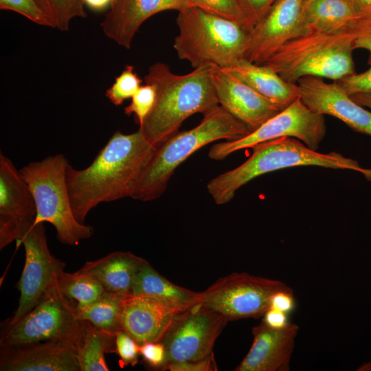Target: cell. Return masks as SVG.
Returning a JSON list of instances; mask_svg holds the SVG:
<instances>
[{"instance_id": "obj_29", "label": "cell", "mask_w": 371, "mask_h": 371, "mask_svg": "<svg viewBox=\"0 0 371 371\" xmlns=\"http://www.w3.org/2000/svg\"><path fill=\"white\" fill-rule=\"evenodd\" d=\"M190 6L202 8L212 13L235 21L250 31L253 25L239 0H188Z\"/></svg>"}, {"instance_id": "obj_37", "label": "cell", "mask_w": 371, "mask_h": 371, "mask_svg": "<svg viewBox=\"0 0 371 371\" xmlns=\"http://www.w3.org/2000/svg\"><path fill=\"white\" fill-rule=\"evenodd\" d=\"M165 369L172 371H212L217 370L212 353L205 358L199 360L172 363L168 364Z\"/></svg>"}, {"instance_id": "obj_23", "label": "cell", "mask_w": 371, "mask_h": 371, "mask_svg": "<svg viewBox=\"0 0 371 371\" xmlns=\"http://www.w3.org/2000/svg\"><path fill=\"white\" fill-rule=\"evenodd\" d=\"M131 295L158 297L187 309L200 302L201 293L173 284L159 274L146 260L134 280Z\"/></svg>"}, {"instance_id": "obj_32", "label": "cell", "mask_w": 371, "mask_h": 371, "mask_svg": "<svg viewBox=\"0 0 371 371\" xmlns=\"http://www.w3.org/2000/svg\"><path fill=\"white\" fill-rule=\"evenodd\" d=\"M0 9L14 11L37 25L52 27L36 0H0Z\"/></svg>"}, {"instance_id": "obj_5", "label": "cell", "mask_w": 371, "mask_h": 371, "mask_svg": "<svg viewBox=\"0 0 371 371\" xmlns=\"http://www.w3.org/2000/svg\"><path fill=\"white\" fill-rule=\"evenodd\" d=\"M177 24L174 49L194 69L205 65L227 68L245 58L250 30L239 23L189 6L179 11Z\"/></svg>"}, {"instance_id": "obj_1", "label": "cell", "mask_w": 371, "mask_h": 371, "mask_svg": "<svg viewBox=\"0 0 371 371\" xmlns=\"http://www.w3.org/2000/svg\"><path fill=\"white\" fill-rule=\"evenodd\" d=\"M156 149L139 128L131 134L117 131L88 167L78 170L69 165L66 181L76 220L85 223L101 203L131 197Z\"/></svg>"}, {"instance_id": "obj_42", "label": "cell", "mask_w": 371, "mask_h": 371, "mask_svg": "<svg viewBox=\"0 0 371 371\" xmlns=\"http://www.w3.org/2000/svg\"><path fill=\"white\" fill-rule=\"evenodd\" d=\"M86 5L95 11H101L109 8L113 0H84Z\"/></svg>"}, {"instance_id": "obj_7", "label": "cell", "mask_w": 371, "mask_h": 371, "mask_svg": "<svg viewBox=\"0 0 371 371\" xmlns=\"http://www.w3.org/2000/svg\"><path fill=\"white\" fill-rule=\"evenodd\" d=\"M69 165L63 154L29 163L19 170L28 185L36 207L34 223L47 222L56 229L59 241L77 245L90 238L93 228L75 218L69 195L66 172Z\"/></svg>"}, {"instance_id": "obj_17", "label": "cell", "mask_w": 371, "mask_h": 371, "mask_svg": "<svg viewBox=\"0 0 371 371\" xmlns=\"http://www.w3.org/2000/svg\"><path fill=\"white\" fill-rule=\"evenodd\" d=\"M185 310L158 297L128 295L122 304L121 329L139 345L159 341L177 316Z\"/></svg>"}, {"instance_id": "obj_2", "label": "cell", "mask_w": 371, "mask_h": 371, "mask_svg": "<svg viewBox=\"0 0 371 371\" xmlns=\"http://www.w3.org/2000/svg\"><path fill=\"white\" fill-rule=\"evenodd\" d=\"M144 80L155 85L157 96L139 129L156 148L175 135L188 117L196 113L205 114L219 105L211 65L178 75L166 63L158 62L149 67Z\"/></svg>"}, {"instance_id": "obj_30", "label": "cell", "mask_w": 371, "mask_h": 371, "mask_svg": "<svg viewBox=\"0 0 371 371\" xmlns=\"http://www.w3.org/2000/svg\"><path fill=\"white\" fill-rule=\"evenodd\" d=\"M132 65H127L122 73L115 78L114 83L106 89V97L115 106L121 105L126 100L131 98L142 86Z\"/></svg>"}, {"instance_id": "obj_16", "label": "cell", "mask_w": 371, "mask_h": 371, "mask_svg": "<svg viewBox=\"0 0 371 371\" xmlns=\"http://www.w3.org/2000/svg\"><path fill=\"white\" fill-rule=\"evenodd\" d=\"M211 74L219 105L251 131L282 111L229 71L211 65Z\"/></svg>"}, {"instance_id": "obj_44", "label": "cell", "mask_w": 371, "mask_h": 371, "mask_svg": "<svg viewBox=\"0 0 371 371\" xmlns=\"http://www.w3.org/2000/svg\"><path fill=\"white\" fill-rule=\"evenodd\" d=\"M358 370H371V362L362 364Z\"/></svg>"}, {"instance_id": "obj_22", "label": "cell", "mask_w": 371, "mask_h": 371, "mask_svg": "<svg viewBox=\"0 0 371 371\" xmlns=\"http://www.w3.org/2000/svg\"><path fill=\"white\" fill-rule=\"evenodd\" d=\"M146 261L128 251H115L86 262L79 271L95 278L106 291L131 295L134 280Z\"/></svg>"}, {"instance_id": "obj_33", "label": "cell", "mask_w": 371, "mask_h": 371, "mask_svg": "<svg viewBox=\"0 0 371 371\" xmlns=\"http://www.w3.org/2000/svg\"><path fill=\"white\" fill-rule=\"evenodd\" d=\"M115 342L121 366H135L140 355V345L122 329L116 332Z\"/></svg>"}, {"instance_id": "obj_14", "label": "cell", "mask_w": 371, "mask_h": 371, "mask_svg": "<svg viewBox=\"0 0 371 371\" xmlns=\"http://www.w3.org/2000/svg\"><path fill=\"white\" fill-rule=\"evenodd\" d=\"M32 193L12 161L0 153V249L17 241L34 223Z\"/></svg>"}, {"instance_id": "obj_20", "label": "cell", "mask_w": 371, "mask_h": 371, "mask_svg": "<svg viewBox=\"0 0 371 371\" xmlns=\"http://www.w3.org/2000/svg\"><path fill=\"white\" fill-rule=\"evenodd\" d=\"M190 6L188 0H113L100 25L104 34L118 45L130 49L142 23L153 15Z\"/></svg>"}, {"instance_id": "obj_39", "label": "cell", "mask_w": 371, "mask_h": 371, "mask_svg": "<svg viewBox=\"0 0 371 371\" xmlns=\"http://www.w3.org/2000/svg\"><path fill=\"white\" fill-rule=\"evenodd\" d=\"M295 307L293 289L280 291L275 293L270 301V308L289 313Z\"/></svg>"}, {"instance_id": "obj_12", "label": "cell", "mask_w": 371, "mask_h": 371, "mask_svg": "<svg viewBox=\"0 0 371 371\" xmlns=\"http://www.w3.org/2000/svg\"><path fill=\"white\" fill-rule=\"evenodd\" d=\"M227 322L222 314L201 302L181 312L159 341L166 349V367L172 363L201 359L212 354Z\"/></svg>"}, {"instance_id": "obj_34", "label": "cell", "mask_w": 371, "mask_h": 371, "mask_svg": "<svg viewBox=\"0 0 371 371\" xmlns=\"http://www.w3.org/2000/svg\"><path fill=\"white\" fill-rule=\"evenodd\" d=\"M348 32L354 38V47L371 52V12L357 14Z\"/></svg>"}, {"instance_id": "obj_13", "label": "cell", "mask_w": 371, "mask_h": 371, "mask_svg": "<svg viewBox=\"0 0 371 371\" xmlns=\"http://www.w3.org/2000/svg\"><path fill=\"white\" fill-rule=\"evenodd\" d=\"M308 32L305 0H277L251 30L245 58L263 65L288 42Z\"/></svg>"}, {"instance_id": "obj_31", "label": "cell", "mask_w": 371, "mask_h": 371, "mask_svg": "<svg viewBox=\"0 0 371 371\" xmlns=\"http://www.w3.org/2000/svg\"><path fill=\"white\" fill-rule=\"evenodd\" d=\"M156 96L155 85L146 83L131 98V103L124 109V113L127 115H133L140 126L154 106Z\"/></svg>"}, {"instance_id": "obj_19", "label": "cell", "mask_w": 371, "mask_h": 371, "mask_svg": "<svg viewBox=\"0 0 371 371\" xmlns=\"http://www.w3.org/2000/svg\"><path fill=\"white\" fill-rule=\"evenodd\" d=\"M251 346L236 371H289L299 326L273 329L262 321L252 328Z\"/></svg>"}, {"instance_id": "obj_35", "label": "cell", "mask_w": 371, "mask_h": 371, "mask_svg": "<svg viewBox=\"0 0 371 371\" xmlns=\"http://www.w3.org/2000/svg\"><path fill=\"white\" fill-rule=\"evenodd\" d=\"M368 64L370 67L365 71L354 73L339 80L337 83L349 95L360 93H371V52H370Z\"/></svg>"}, {"instance_id": "obj_8", "label": "cell", "mask_w": 371, "mask_h": 371, "mask_svg": "<svg viewBox=\"0 0 371 371\" xmlns=\"http://www.w3.org/2000/svg\"><path fill=\"white\" fill-rule=\"evenodd\" d=\"M75 307L63 294L57 282L19 321L3 326L0 348L49 340H64L76 346L85 321L78 318Z\"/></svg>"}, {"instance_id": "obj_45", "label": "cell", "mask_w": 371, "mask_h": 371, "mask_svg": "<svg viewBox=\"0 0 371 371\" xmlns=\"http://www.w3.org/2000/svg\"><path fill=\"white\" fill-rule=\"evenodd\" d=\"M314 0H305L306 10L307 7Z\"/></svg>"}, {"instance_id": "obj_25", "label": "cell", "mask_w": 371, "mask_h": 371, "mask_svg": "<svg viewBox=\"0 0 371 371\" xmlns=\"http://www.w3.org/2000/svg\"><path fill=\"white\" fill-rule=\"evenodd\" d=\"M357 14L346 0H314L306 10L309 32H348Z\"/></svg>"}, {"instance_id": "obj_11", "label": "cell", "mask_w": 371, "mask_h": 371, "mask_svg": "<svg viewBox=\"0 0 371 371\" xmlns=\"http://www.w3.org/2000/svg\"><path fill=\"white\" fill-rule=\"evenodd\" d=\"M16 242L24 246L25 252L24 267L16 284L20 297L16 310L3 326L15 324L30 312L57 284L65 267L49 249L44 223L31 225Z\"/></svg>"}, {"instance_id": "obj_40", "label": "cell", "mask_w": 371, "mask_h": 371, "mask_svg": "<svg viewBox=\"0 0 371 371\" xmlns=\"http://www.w3.org/2000/svg\"><path fill=\"white\" fill-rule=\"evenodd\" d=\"M262 317V321L273 329H282L290 323L288 321L287 313L273 308H269Z\"/></svg>"}, {"instance_id": "obj_15", "label": "cell", "mask_w": 371, "mask_h": 371, "mask_svg": "<svg viewBox=\"0 0 371 371\" xmlns=\"http://www.w3.org/2000/svg\"><path fill=\"white\" fill-rule=\"evenodd\" d=\"M297 84L300 98L311 110L333 116L354 131L371 136V111L354 101L337 82L311 76Z\"/></svg>"}, {"instance_id": "obj_38", "label": "cell", "mask_w": 371, "mask_h": 371, "mask_svg": "<svg viewBox=\"0 0 371 371\" xmlns=\"http://www.w3.org/2000/svg\"><path fill=\"white\" fill-rule=\"evenodd\" d=\"M277 0H239L246 15L254 25Z\"/></svg>"}, {"instance_id": "obj_10", "label": "cell", "mask_w": 371, "mask_h": 371, "mask_svg": "<svg viewBox=\"0 0 371 371\" xmlns=\"http://www.w3.org/2000/svg\"><path fill=\"white\" fill-rule=\"evenodd\" d=\"M325 134L324 115L311 110L299 98L247 136L213 145L208 156L212 159L223 160L239 150L282 137L297 139L317 150Z\"/></svg>"}, {"instance_id": "obj_27", "label": "cell", "mask_w": 371, "mask_h": 371, "mask_svg": "<svg viewBox=\"0 0 371 371\" xmlns=\"http://www.w3.org/2000/svg\"><path fill=\"white\" fill-rule=\"evenodd\" d=\"M58 284L69 301L77 302L76 308L78 309L89 306L106 291L95 278L79 270L72 273L63 271L58 277Z\"/></svg>"}, {"instance_id": "obj_24", "label": "cell", "mask_w": 371, "mask_h": 371, "mask_svg": "<svg viewBox=\"0 0 371 371\" xmlns=\"http://www.w3.org/2000/svg\"><path fill=\"white\" fill-rule=\"evenodd\" d=\"M115 334L100 329L85 321L76 343L80 371H108L105 353L115 352Z\"/></svg>"}, {"instance_id": "obj_43", "label": "cell", "mask_w": 371, "mask_h": 371, "mask_svg": "<svg viewBox=\"0 0 371 371\" xmlns=\"http://www.w3.org/2000/svg\"><path fill=\"white\" fill-rule=\"evenodd\" d=\"M357 103L363 107L370 109L371 111V93H360L350 95Z\"/></svg>"}, {"instance_id": "obj_9", "label": "cell", "mask_w": 371, "mask_h": 371, "mask_svg": "<svg viewBox=\"0 0 371 371\" xmlns=\"http://www.w3.org/2000/svg\"><path fill=\"white\" fill-rule=\"evenodd\" d=\"M289 289L278 280L234 272L201 292L200 302L222 314L228 322L258 318L270 308L275 293Z\"/></svg>"}, {"instance_id": "obj_18", "label": "cell", "mask_w": 371, "mask_h": 371, "mask_svg": "<svg viewBox=\"0 0 371 371\" xmlns=\"http://www.w3.org/2000/svg\"><path fill=\"white\" fill-rule=\"evenodd\" d=\"M1 371H80L75 344L49 340L0 350Z\"/></svg>"}, {"instance_id": "obj_28", "label": "cell", "mask_w": 371, "mask_h": 371, "mask_svg": "<svg viewBox=\"0 0 371 371\" xmlns=\"http://www.w3.org/2000/svg\"><path fill=\"white\" fill-rule=\"evenodd\" d=\"M52 23V27L68 31L71 21L85 18L84 0H36Z\"/></svg>"}, {"instance_id": "obj_36", "label": "cell", "mask_w": 371, "mask_h": 371, "mask_svg": "<svg viewBox=\"0 0 371 371\" xmlns=\"http://www.w3.org/2000/svg\"><path fill=\"white\" fill-rule=\"evenodd\" d=\"M140 355L144 361L153 368H165L166 365V349L161 341H148L140 345Z\"/></svg>"}, {"instance_id": "obj_4", "label": "cell", "mask_w": 371, "mask_h": 371, "mask_svg": "<svg viewBox=\"0 0 371 371\" xmlns=\"http://www.w3.org/2000/svg\"><path fill=\"white\" fill-rule=\"evenodd\" d=\"M251 131L221 105L203 114L194 128L177 133L157 148L131 198L153 201L166 190L176 168L204 146L219 139L236 140Z\"/></svg>"}, {"instance_id": "obj_41", "label": "cell", "mask_w": 371, "mask_h": 371, "mask_svg": "<svg viewBox=\"0 0 371 371\" xmlns=\"http://www.w3.org/2000/svg\"><path fill=\"white\" fill-rule=\"evenodd\" d=\"M357 14L371 12V0H346Z\"/></svg>"}, {"instance_id": "obj_26", "label": "cell", "mask_w": 371, "mask_h": 371, "mask_svg": "<svg viewBox=\"0 0 371 371\" xmlns=\"http://www.w3.org/2000/svg\"><path fill=\"white\" fill-rule=\"evenodd\" d=\"M128 295L105 291L89 306L76 308L80 320L86 321L95 327L115 334L121 329L120 316L124 300Z\"/></svg>"}, {"instance_id": "obj_21", "label": "cell", "mask_w": 371, "mask_h": 371, "mask_svg": "<svg viewBox=\"0 0 371 371\" xmlns=\"http://www.w3.org/2000/svg\"><path fill=\"white\" fill-rule=\"evenodd\" d=\"M223 69L235 75L282 110L300 98L297 84L285 81L267 65H258L242 58Z\"/></svg>"}, {"instance_id": "obj_3", "label": "cell", "mask_w": 371, "mask_h": 371, "mask_svg": "<svg viewBox=\"0 0 371 371\" xmlns=\"http://www.w3.org/2000/svg\"><path fill=\"white\" fill-rule=\"evenodd\" d=\"M251 148L252 155L243 164L207 183V190L216 204L229 202L238 189L260 175L295 166L352 170L371 180V169L361 167L357 161L336 152L318 153L293 137H282L264 142Z\"/></svg>"}, {"instance_id": "obj_6", "label": "cell", "mask_w": 371, "mask_h": 371, "mask_svg": "<svg viewBox=\"0 0 371 371\" xmlns=\"http://www.w3.org/2000/svg\"><path fill=\"white\" fill-rule=\"evenodd\" d=\"M354 50L349 32H310L288 42L265 65L291 83L311 76L337 81L355 73Z\"/></svg>"}]
</instances>
